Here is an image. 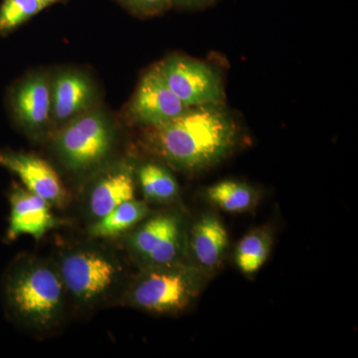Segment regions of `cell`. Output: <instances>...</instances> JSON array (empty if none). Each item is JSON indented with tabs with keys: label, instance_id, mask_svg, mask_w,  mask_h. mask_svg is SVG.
<instances>
[{
	"label": "cell",
	"instance_id": "obj_1",
	"mask_svg": "<svg viewBox=\"0 0 358 358\" xmlns=\"http://www.w3.org/2000/svg\"><path fill=\"white\" fill-rule=\"evenodd\" d=\"M241 136L236 115L226 103L188 108L173 121L143 129V147L167 166L195 173L220 164Z\"/></svg>",
	"mask_w": 358,
	"mask_h": 358
},
{
	"label": "cell",
	"instance_id": "obj_2",
	"mask_svg": "<svg viewBox=\"0 0 358 358\" xmlns=\"http://www.w3.org/2000/svg\"><path fill=\"white\" fill-rule=\"evenodd\" d=\"M55 271L39 261L20 266L7 284V299L15 315L33 327H49L62 310L63 285Z\"/></svg>",
	"mask_w": 358,
	"mask_h": 358
},
{
	"label": "cell",
	"instance_id": "obj_3",
	"mask_svg": "<svg viewBox=\"0 0 358 358\" xmlns=\"http://www.w3.org/2000/svg\"><path fill=\"white\" fill-rule=\"evenodd\" d=\"M115 140L114 122L105 110L95 107L58 129L54 145L67 169L84 173L106 162Z\"/></svg>",
	"mask_w": 358,
	"mask_h": 358
},
{
	"label": "cell",
	"instance_id": "obj_4",
	"mask_svg": "<svg viewBox=\"0 0 358 358\" xmlns=\"http://www.w3.org/2000/svg\"><path fill=\"white\" fill-rule=\"evenodd\" d=\"M200 282L195 268L179 263L152 267L134 284L131 300L136 307L150 313L180 312L194 300Z\"/></svg>",
	"mask_w": 358,
	"mask_h": 358
},
{
	"label": "cell",
	"instance_id": "obj_5",
	"mask_svg": "<svg viewBox=\"0 0 358 358\" xmlns=\"http://www.w3.org/2000/svg\"><path fill=\"white\" fill-rule=\"evenodd\" d=\"M164 81L188 108L225 103L222 75L210 63L182 53H171L157 63Z\"/></svg>",
	"mask_w": 358,
	"mask_h": 358
},
{
	"label": "cell",
	"instance_id": "obj_6",
	"mask_svg": "<svg viewBox=\"0 0 358 358\" xmlns=\"http://www.w3.org/2000/svg\"><path fill=\"white\" fill-rule=\"evenodd\" d=\"M187 109L167 86L157 63L141 75L124 117L134 126L154 128L173 121Z\"/></svg>",
	"mask_w": 358,
	"mask_h": 358
},
{
	"label": "cell",
	"instance_id": "obj_7",
	"mask_svg": "<svg viewBox=\"0 0 358 358\" xmlns=\"http://www.w3.org/2000/svg\"><path fill=\"white\" fill-rule=\"evenodd\" d=\"M8 107L20 129L39 138L51 129V75L45 71L28 73L11 87Z\"/></svg>",
	"mask_w": 358,
	"mask_h": 358
},
{
	"label": "cell",
	"instance_id": "obj_8",
	"mask_svg": "<svg viewBox=\"0 0 358 358\" xmlns=\"http://www.w3.org/2000/svg\"><path fill=\"white\" fill-rule=\"evenodd\" d=\"M117 268L103 254L78 251L65 257L61 279L78 300L90 303L107 293L114 285Z\"/></svg>",
	"mask_w": 358,
	"mask_h": 358
},
{
	"label": "cell",
	"instance_id": "obj_9",
	"mask_svg": "<svg viewBox=\"0 0 358 358\" xmlns=\"http://www.w3.org/2000/svg\"><path fill=\"white\" fill-rule=\"evenodd\" d=\"M183 243L182 224L173 214H160L150 218L131 239L134 253L152 267L178 263Z\"/></svg>",
	"mask_w": 358,
	"mask_h": 358
},
{
	"label": "cell",
	"instance_id": "obj_10",
	"mask_svg": "<svg viewBox=\"0 0 358 358\" xmlns=\"http://www.w3.org/2000/svg\"><path fill=\"white\" fill-rule=\"evenodd\" d=\"M51 128L57 131L71 120L95 108L98 88L86 73L65 69L51 77Z\"/></svg>",
	"mask_w": 358,
	"mask_h": 358
},
{
	"label": "cell",
	"instance_id": "obj_11",
	"mask_svg": "<svg viewBox=\"0 0 358 358\" xmlns=\"http://www.w3.org/2000/svg\"><path fill=\"white\" fill-rule=\"evenodd\" d=\"M0 166L15 173L29 190L50 204L62 205L67 193L58 173L36 155L0 150Z\"/></svg>",
	"mask_w": 358,
	"mask_h": 358
},
{
	"label": "cell",
	"instance_id": "obj_12",
	"mask_svg": "<svg viewBox=\"0 0 358 358\" xmlns=\"http://www.w3.org/2000/svg\"><path fill=\"white\" fill-rule=\"evenodd\" d=\"M11 214L7 236L13 240L21 235L40 239L57 226L50 203L26 188L14 186L10 195Z\"/></svg>",
	"mask_w": 358,
	"mask_h": 358
},
{
	"label": "cell",
	"instance_id": "obj_13",
	"mask_svg": "<svg viewBox=\"0 0 358 358\" xmlns=\"http://www.w3.org/2000/svg\"><path fill=\"white\" fill-rule=\"evenodd\" d=\"M134 199V171L129 164L113 167L92 188L90 208L95 217L107 215L117 205Z\"/></svg>",
	"mask_w": 358,
	"mask_h": 358
},
{
	"label": "cell",
	"instance_id": "obj_14",
	"mask_svg": "<svg viewBox=\"0 0 358 358\" xmlns=\"http://www.w3.org/2000/svg\"><path fill=\"white\" fill-rule=\"evenodd\" d=\"M189 246L200 267H217L228 247V233L220 219L213 214L202 216L190 232Z\"/></svg>",
	"mask_w": 358,
	"mask_h": 358
},
{
	"label": "cell",
	"instance_id": "obj_15",
	"mask_svg": "<svg viewBox=\"0 0 358 358\" xmlns=\"http://www.w3.org/2000/svg\"><path fill=\"white\" fill-rule=\"evenodd\" d=\"M205 197L221 210L243 213L256 203L258 193L253 186L244 181L226 179L209 186L205 190Z\"/></svg>",
	"mask_w": 358,
	"mask_h": 358
},
{
	"label": "cell",
	"instance_id": "obj_16",
	"mask_svg": "<svg viewBox=\"0 0 358 358\" xmlns=\"http://www.w3.org/2000/svg\"><path fill=\"white\" fill-rule=\"evenodd\" d=\"M136 178L145 199L166 202L176 199L178 183L173 173L155 162H145L136 169Z\"/></svg>",
	"mask_w": 358,
	"mask_h": 358
},
{
	"label": "cell",
	"instance_id": "obj_17",
	"mask_svg": "<svg viewBox=\"0 0 358 358\" xmlns=\"http://www.w3.org/2000/svg\"><path fill=\"white\" fill-rule=\"evenodd\" d=\"M148 213L145 202L131 199L117 205L107 215L99 219L91 228V234L95 237H114L131 229Z\"/></svg>",
	"mask_w": 358,
	"mask_h": 358
},
{
	"label": "cell",
	"instance_id": "obj_18",
	"mask_svg": "<svg viewBox=\"0 0 358 358\" xmlns=\"http://www.w3.org/2000/svg\"><path fill=\"white\" fill-rule=\"evenodd\" d=\"M271 233L266 228L252 230L245 235L236 247L235 262L244 274H254L267 261L272 249Z\"/></svg>",
	"mask_w": 358,
	"mask_h": 358
},
{
	"label": "cell",
	"instance_id": "obj_19",
	"mask_svg": "<svg viewBox=\"0 0 358 358\" xmlns=\"http://www.w3.org/2000/svg\"><path fill=\"white\" fill-rule=\"evenodd\" d=\"M47 7L41 0H3L0 6V35L14 31Z\"/></svg>",
	"mask_w": 358,
	"mask_h": 358
},
{
	"label": "cell",
	"instance_id": "obj_20",
	"mask_svg": "<svg viewBox=\"0 0 358 358\" xmlns=\"http://www.w3.org/2000/svg\"><path fill=\"white\" fill-rule=\"evenodd\" d=\"M131 15L141 20L157 17L171 10V0H115Z\"/></svg>",
	"mask_w": 358,
	"mask_h": 358
},
{
	"label": "cell",
	"instance_id": "obj_21",
	"mask_svg": "<svg viewBox=\"0 0 358 358\" xmlns=\"http://www.w3.org/2000/svg\"><path fill=\"white\" fill-rule=\"evenodd\" d=\"M218 0H171V9L181 11H202L210 8Z\"/></svg>",
	"mask_w": 358,
	"mask_h": 358
},
{
	"label": "cell",
	"instance_id": "obj_22",
	"mask_svg": "<svg viewBox=\"0 0 358 358\" xmlns=\"http://www.w3.org/2000/svg\"><path fill=\"white\" fill-rule=\"evenodd\" d=\"M41 1H43L47 6H50L52 4L58 3V2L63 1V0H41Z\"/></svg>",
	"mask_w": 358,
	"mask_h": 358
}]
</instances>
